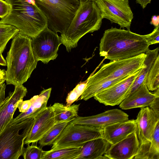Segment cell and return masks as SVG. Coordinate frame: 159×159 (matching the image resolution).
Wrapping results in <instances>:
<instances>
[{"label":"cell","mask_w":159,"mask_h":159,"mask_svg":"<svg viewBox=\"0 0 159 159\" xmlns=\"http://www.w3.org/2000/svg\"><path fill=\"white\" fill-rule=\"evenodd\" d=\"M149 46L144 35L112 27L104 31L99 43V54L113 61L145 53Z\"/></svg>","instance_id":"6da1fadb"},{"label":"cell","mask_w":159,"mask_h":159,"mask_svg":"<svg viewBox=\"0 0 159 159\" xmlns=\"http://www.w3.org/2000/svg\"><path fill=\"white\" fill-rule=\"evenodd\" d=\"M31 38L19 33L12 39L6 57L7 84L22 85L30 77L38 61L31 45Z\"/></svg>","instance_id":"7a4b0ae2"},{"label":"cell","mask_w":159,"mask_h":159,"mask_svg":"<svg viewBox=\"0 0 159 159\" xmlns=\"http://www.w3.org/2000/svg\"><path fill=\"white\" fill-rule=\"evenodd\" d=\"M6 1L10 5V9L1 22L15 26L19 33L31 38L48 26L46 17L34 0Z\"/></svg>","instance_id":"3957f363"},{"label":"cell","mask_w":159,"mask_h":159,"mask_svg":"<svg viewBox=\"0 0 159 159\" xmlns=\"http://www.w3.org/2000/svg\"><path fill=\"white\" fill-rule=\"evenodd\" d=\"M80 5L71 22L61 34L62 43L68 52L76 48L79 40L89 33L98 30L103 19L95 1L79 0Z\"/></svg>","instance_id":"277c9868"},{"label":"cell","mask_w":159,"mask_h":159,"mask_svg":"<svg viewBox=\"0 0 159 159\" xmlns=\"http://www.w3.org/2000/svg\"><path fill=\"white\" fill-rule=\"evenodd\" d=\"M46 17L48 27L55 32H64L80 5L79 0H34Z\"/></svg>","instance_id":"5b68a950"},{"label":"cell","mask_w":159,"mask_h":159,"mask_svg":"<svg viewBox=\"0 0 159 159\" xmlns=\"http://www.w3.org/2000/svg\"><path fill=\"white\" fill-rule=\"evenodd\" d=\"M33 119L10 123L0 133V159H18L22 156Z\"/></svg>","instance_id":"8992f818"},{"label":"cell","mask_w":159,"mask_h":159,"mask_svg":"<svg viewBox=\"0 0 159 159\" xmlns=\"http://www.w3.org/2000/svg\"><path fill=\"white\" fill-rule=\"evenodd\" d=\"M145 53L104 64L95 73L89 76L88 82L103 81L127 77L144 67Z\"/></svg>","instance_id":"52a82bcc"},{"label":"cell","mask_w":159,"mask_h":159,"mask_svg":"<svg viewBox=\"0 0 159 159\" xmlns=\"http://www.w3.org/2000/svg\"><path fill=\"white\" fill-rule=\"evenodd\" d=\"M102 128L68 124L52 144L51 148L82 147L91 140L102 138Z\"/></svg>","instance_id":"ba28073f"},{"label":"cell","mask_w":159,"mask_h":159,"mask_svg":"<svg viewBox=\"0 0 159 159\" xmlns=\"http://www.w3.org/2000/svg\"><path fill=\"white\" fill-rule=\"evenodd\" d=\"M102 19L129 30L133 14L128 0H95Z\"/></svg>","instance_id":"9c48e42d"},{"label":"cell","mask_w":159,"mask_h":159,"mask_svg":"<svg viewBox=\"0 0 159 159\" xmlns=\"http://www.w3.org/2000/svg\"><path fill=\"white\" fill-rule=\"evenodd\" d=\"M61 44L60 36L48 26L36 37L31 38V47L35 59L44 64L56 58Z\"/></svg>","instance_id":"30bf717a"},{"label":"cell","mask_w":159,"mask_h":159,"mask_svg":"<svg viewBox=\"0 0 159 159\" xmlns=\"http://www.w3.org/2000/svg\"><path fill=\"white\" fill-rule=\"evenodd\" d=\"M141 70L96 95L94 99L106 106L120 104L129 95Z\"/></svg>","instance_id":"8fae6325"},{"label":"cell","mask_w":159,"mask_h":159,"mask_svg":"<svg viewBox=\"0 0 159 159\" xmlns=\"http://www.w3.org/2000/svg\"><path fill=\"white\" fill-rule=\"evenodd\" d=\"M128 120L129 116L127 114L120 109H115L90 116L83 117L78 116L70 123L103 128L116 122Z\"/></svg>","instance_id":"7c38bea8"},{"label":"cell","mask_w":159,"mask_h":159,"mask_svg":"<svg viewBox=\"0 0 159 159\" xmlns=\"http://www.w3.org/2000/svg\"><path fill=\"white\" fill-rule=\"evenodd\" d=\"M139 145L136 130L119 142L111 145L104 155L107 159H133Z\"/></svg>","instance_id":"4fadbf2b"},{"label":"cell","mask_w":159,"mask_h":159,"mask_svg":"<svg viewBox=\"0 0 159 159\" xmlns=\"http://www.w3.org/2000/svg\"><path fill=\"white\" fill-rule=\"evenodd\" d=\"M55 124L52 107H47L34 119L31 128L24 144L38 142Z\"/></svg>","instance_id":"5bb4252c"},{"label":"cell","mask_w":159,"mask_h":159,"mask_svg":"<svg viewBox=\"0 0 159 159\" xmlns=\"http://www.w3.org/2000/svg\"><path fill=\"white\" fill-rule=\"evenodd\" d=\"M27 93V89L23 85L16 86L14 91L5 98L0 106V133L11 123L18 103L23 100Z\"/></svg>","instance_id":"9a60e30c"},{"label":"cell","mask_w":159,"mask_h":159,"mask_svg":"<svg viewBox=\"0 0 159 159\" xmlns=\"http://www.w3.org/2000/svg\"><path fill=\"white\" fill-rule=\"evenodd\" d=\"M159 121V118L149 107L141 108L135 120L140 145L151 141Z\"/></svg>","instance_id":"2e32d148"},{"label":"cell","mask_w":159,"mask_h":159,"mask_svg":"<svg viewBox=\"0 0 159 159\" xmlns=\"http://www.w3.org/2000/svg\"><path fill=\"white\" fill-rule=\"evenodd\" d=\"M152 93L146 84H142L136 90L129 95L120 104L122 109L128 110L136 108L149 107L154 99L159 96V89Z\"/></svg>","instance_id":"e0dca14e"},{"label":"cell","mask_w":159,"mask_h":159,"mask_svg":"<svg viewBox=\"0 0 159 159\" xmlns=\"http://www.w3.org/2000/svg\"><path fill=\"white\" fill-rule=\"evenodd\" d=\"M136 130L135 120H128L116 122L103 127L102 138L111 145L113 144Z\"/></svg>","instance_id":"ac0fdd59"},{"label":"cell","mask_w":159,"mask_h":159,"mask_svg":"<svg viewBox=\"0 0 159 159\" xmlns=\"http://www.w3.org/2000/svg\"><path fill=\"white\" fill-rule=\"evenodd\" d=\"M51 90V88L43 89L39 95L32 97V103L29 110L25 112H21L16 118H13L11 124H16L25 120L34 119L47 107Z\"/></svg>","instance_id":"d6986e66"},{"label":"cell","mask_w":159,"mask_h":159,"mask_svg":"<svg viewBox=\"0 0 159 159\" xmlns=\"http://www.w3.org/2000/svg\"><path fill=\"white\" fill-rule=\"evenodd\" d=\"M111 145L102 137L89 140L81 147L80 154L76 159H107L104 155Z\"/></svg>","instance_id":"ffe728a7"},{"label":"cell","mask_w":159,"mask_h":159,"mask_svg":"<svg viewBox=\"0 0 159 159\" xmlns=\"http://www.w3.org/2000/svg\"><path fill=\"white\" fill-rule=\"evenodd\" d=\"M134 158L159 159V121L156 124L151 141L139 145Z\"/></svg>","instance_id":"44dd1931"},{"label":"cell","mask_w":159,"mask_h":159,"mask_svg":"<svg viewBox=\"0 0 159 159\" xmlns=\"http://www.w3.org/2000/svg\"><path fill=\"white\" fill-rule=\"evenodd\" d=\"M80 104L65 106L56 102L51 106L54 114L55 124L63 122H70L78 116Z\"/></svg>","instance_id":"7402d4cb"},{"label":"cell","mask_w":159,"mask_h":159,"mask_svg":"<svg viewBox=\"0 0 159 159\" xmlns=\"http://www.w3.org/2000/svg\"><path fill=\"white\" fill-rule=\"evenodd\" d=\"M159 48L158 47L153 50L149 49L145 53L146 57L144 62V67L141 69L129 95L134 92L142 84L146 83L147 77L150 70L155 60L159 56Z\"/></svg>","instance_id":"603a6c76"},{"label":"cell","mask_w":159,"mask_h":159,"mask_svg":"<svg viewBox=\"0 0 159 159\" xmlns=\"http://www.w3.org/2000/svg\"><path fill=\"white\" fill-rule=\"evenodd\" d=\"M81 147L51 148L44 151L42 159H76L80 154Z\"/></svg>","instance_id":"cb8c5ba5"},{"label":"cell","mask_w":159,"mask_h":159,"mask_svg":"<svg viewBox=\"0 0 159 159\" xmlns=\"http://www.w3.org/2000/svg\"><path fill=\"white\" fill-rule=\"evenodd\" d=\"M70 122H63L55 124L38 142L40 147L52 145L64 129Z\"/></svg>","instance_id":"d4e9b609"},{"label":"cell","mask_w":159,"mask_h":159,"mask_svg":"<svg viewBox=\"0 0 159 159\" xmlns=\"http://www.w3.org/2000/svg\"><path fill=\"white\" fill-rule=\"evenodd\" d=\"M19 33V30L15 26L0 21V52H3L9 41Z\"/></svg>","instance_id":"484cf974"},{"label":"cell","mask_w":159,"mask_h":159,"mask_svg":"<svg viewBox=\"0 0 159 159\" xmlns=\"http://www.w3.org/2000/svg\"><path fill=\"white\" fill-rule=\"evenodd\" d=\"M146 84L149 91H155L159 89V56L150 70Z\"/></svg>","instance_id":"4316f807"},{"label":"cell","mask_w":159,"mask_h":159,"mask_svg":"<svg viewBox=\"0 0 159 159\" xmlns=\"http://www.w3.org/2000/svg\"><path fill=\"white\" fill-rule=\"evenodd\" d=\"M88 80V78L85 81L78 84L68 94L66 99V106H70L78 100L85 90L87 86Z\"/></svg>","instance_id":"83f0119b"},{"label":"cell","mask_w":159,"mask_h":159,"mask_svg":"<svg viewBox=\"0 0 159 159\" xmlns=\"http://www.w3.org/2000/svg\"><path fill=\"white\" fill-rule=\"evenodd\" d=\"M44 151L40 147L29 144L25 148L22 156L24 159H42Z\"/></svg>","instance_id":"f1b7e54d"},{"label":"cell","mask_w":159,"mask_h":159,"mask_svg":"<svg viewBox=\"0 0 159 159\" xmlns=\"http://www.w3.org/2000/svg\"><path fill=\"white\" fill-rule=\"evenodd\" d=\"M144 35L150 45L159 43V26L155 27L151 33Z\"/></svg>","instance_id":"f546056e"},{"label":"cell","mask_w":159,"mask_h":159,"mask_svg":"<svg viewBox=\"0 0 159 159\" xmlns=\"http://www.w3.org/2000/svg\"><path fill=\"white\" fill-rule=\"evenodd\" d=\"M10 5L6 1L0 0V18L5 17L8 13Z\"/></svg>","instance_id":"4dcf8cb0"},{"label":"cell","mask_w":159,"mask_h":159,"mask_svg":"<svg viewBox=\"0 0 159 159\" xmlns=\"http://www.w3.org/2000/svg\"><path fill=\"white\" fill-rule=\"evenodd\" d=\"M32 103V99H30L25 101H22L20 102L17 107L19 111L20 112H26L31 107Z\"/></svg>","instance_id":"1f68e13d"},{"label":"cell","mask_w":159,"mask_h":159,"mask_svg":"<svg viewBox=\"0 0 159 159\" xmlns=\"http://www.w3.org/2000/svg\"><path fill=\"white\" fill-rule=\"evenodd\" d=\"M159 118V96H157L149 107Z\"/></svg>","instance_id":"d6a6232c"},{"label":"cell","mask_w":159,"mask_h":159,"mask_svg":"<svg viewBox=\"0 0 159 159\" xmlns=\"http://www.w3.org/2000/svg\"><path fill=\"white\" fill-rule=\"evenodd\" d=\"M6 85L5 83L0 84V106L4 102L5 99V93Z\"/></svg>","instance_id":"836d02e7"},{"label":"cell","mask_w":159,"mask_h":159,"mask_svg":"<svg viewBox=\"0 0 159 159\" xmlns=\"http://www.w3.org/2000/svg\"><path fill=\"white\" fill-rule=\"evenodd\" d=\"M151 25H153L155 27L159 26V16L158 15H153L151 18L150 22Z\"/></svg>","instance_id":"e575fe53"},{"label":"cell","mask_w":159,"mask_h":159,"mask_svg":"<svg viewBox=\"0 0 159 159\" xmlns=\"http://www.w3.org/2000/svg\"><path fill=\"white\" fill-rule=\"evenodd\" d=\"M136 3L139 4L143 9H144L147 5L150 3L152 0H135Z\"/></svg>","instance_id":"d590c367"},{"label":"cell","mask_w":159,"mask_h":159,"mask_svg":"<svg viewBox=\"0 0 159 159\" xmlns=\"http://www.w3.org/2000/svg\"><path fill=\"white\" fill-rule=\"evenodd\" d=\"M0 65L2 66H7V63L6 60L3 57L2 53L0 52Z\"/></svg>","instance_id":"8d00e7d4"},{"label":"cell","mask_w":159,"mask_h":159,"mask_svg":"<svg viewBox=\"0 0 159 159\" xmlns=\"http://www.w3.org/2000/svg\"><path fill=\"white\" fill-rule=\"evenodd\" d=\"M6 71L0 69V79L6 78Z\"/></svg>","instance_id":"74e56055"},{"label":"cell","mask_w":159,"mask_h":159,"mask_svg":"<svg viewBox=\"0 0 159 159\" xmlns=\"http://www.w3.org/2000/svg\"><path fill=\"white\" fill-rule=\"evenodd\" d=\"M6 81V78L0 79V84L4 83V82Z\"/></svg>","instance_id":"f35d334b"},{"label":"cell","mask_w":159,"mask_h":159,"mask_svg":"<svg viewBox=\"0 0 159 159\" xmlns=\"http://www.w3.org/2000/svg\"><path fill=\"white\" fill-rule=\"evenodd\" d=\"M93 0V1H94L95 0Z\"/></svg>","instance_id":"ab89813d"},{"label":"cell","mask_w":159,"mask_h":159,"mask_svg":"<svg viewBox=\"0 0 159 159\" xmlns=\"http://www.w3.org/2000/svg\"><path fill=\"white\" fill-rule=\"evenodd\" d=\"M7 0H5V1H6Z\"/></svg>","instance_id":"60d3db41"}]
</instances>
